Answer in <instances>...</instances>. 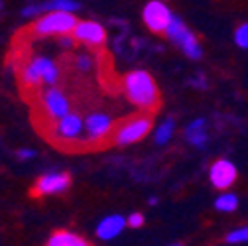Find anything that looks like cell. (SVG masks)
Here are the masks:
<instances>
[{"instance_id":"cell-1","label":"cell","mask_w":248,"mask_h":246,"mask_svg":"<svg viewBox=\"0 0 248 246\" xmlns=\"http://www.w3.org/2000/svg\"><path fill=\"white\" fill-rule=\"evenodd\" d=\"M122 89L126 99L144 112H154L160 107V89L146 69L128 71L122 79Z\"/></svg>"},{"instance_id":"cell-2","label":"cell","mask_w":248,"mask_h":246,"mask_svg":"<svg viewBox=\"0 0 248 246\" xmlns=\"http://www.w3.org/2000/svg\"><path fill=\"white\" fill-rule=\"evenodd\" d=\"M20 77H22V83L26 87H32V89H38L42 85L53 87L59 79V65L51 57L36 55L22 67Z\"/></svg>"},{"instance_id":"cell-3","label":"cell","mask_w":248,"mask_h":246,"mask_svg":"<svg viewBox=\"0 0 248 246\" xmlns=\"http://www.w3.org/2000/svg\"><path fill=\"white\" fill-rule=\"evenodd\" d=\"M73 12H46L34 22V34L38 36H67L77 26Z\"/></svg>"},{"instance_id":"cell-4","label":"cell","mask_w":248,"mask_h":246,"mask_svg":"<svg viewBox=\"0 0 248 246\" xmlns=\"http://www.w3.org/2000/svg\"><path fill=\"white\" fill-rule=\"evenodd\" d=\"M166 36H168V40H170L171 44L179 46V49H181L185 55H187L189 59L197 61V59L203 57V47H201L199 40L195 38V34L191 32V30L185 26V22H183L181 18L173 16L170 28L166 30Z\"/></svg>"},{"instance_id":"cell-5","label":"cell","mask_w":248,"mask_h":246,"mask_svg":"<svg viewBox=\"0 0 248 246\" xmlns=\"http://www.w3.org/2000/svg\"><path fill=\"white\" fill-rule=\"evenodd\" d=\"M152 116L150 114H136L128 120H124L120 126L114 128V142L118 146H130L140 142L142 138H146L152 132Z\"/></svg>"},{"instance_id":"cell-6","label":"cell","mask_w":248,"mask_h":246,"mask_svg":"<svg viewBox=\"0 0 248 246\" xmlns=\"http://www.w3.org/2000/svg\"><path fill=\"white\" fill-rule=\"evenodd\" d=\"M51 136L57 144H77L81 136H85V120L77 112H69L53 122Z\"/></svg>"},{"instance_id":"cell-7","label":"cell","mask_w":248,"mask_h":246,"mask_svg":"<svg viewBox=\"0 0 248 246\" xmlns=\"http://www.w3.org/2000/svg\"><path fill=\"white\" fill-rule=\"evenodd\" d=\"M114 132V120L103 110H93L85 118V142L101 146Z\"/></svg>"},{"instance_id":"cell-8","label":"cell","mask_w":248,"mask_h":246,"mask_svg":"<svg viewBox=\"0 0 248 246\" xmlns=\"http://www.w3.org/2000/svg\"><path fill=\"white\" fill-rule=\"evenodd\" d=\"M40 107H42L44 116L47 120H53V122L71 112V105H69L67 95L63 93V91H59L57 87H46L42 91Z\"/></svg>"},{"instance_id":"cell-9","label":"cell","mask_w":248,"mask_h":246,"mask_svg":"<svg viewBox=\"0 0 248 246\" xmlns=\"http://www.w3.org/2000/svg\"><path fill=\"white\" fill-rule=\"evenodd\" d=\"M142 20L146 24V28L154 34H166V30L170 28L173 14L170 10V6L164 0H150L142 10Z\"/></svg>"},{"instance_id":"cell-10","label":"cell","mask_w":248,"mask_h":246,"mask_svg":"<svg viewBox=\"0 0 248 246\" xmlns=\"http://www.w3.org/2000/svg\"><path fill=\"white\" fill-rule=\"evenodd\" d=\"M236 177H238V169L227 158L215 160L213 166L209 168V181H211V185L219 191H229L234 185Z\"/></svg>"},{"instance_id":"cell-11","label":"cell","mask_w":248,"mask_h":246,"mask_svg":"<svg viewBox=\"0 0 248 246\" xmlns=\"http://www.w3.org/2000/svg\"><path fill=\"white\" fill-rule=\"evenodd\" d=\"M71 185V177L63 171H47L44 173L34 185V195L36 197H46V195H59L65 193Z\"/></svg>"},{"instance_id":"cell-12","label":"cell","mask_w":248,"mask_h":246,"mask_svg":"<svg viewBox=\"0 0 248 246\" xmlns=\"http://www.w3.org/2000/svg\"><path fill=\"white\" fill-rule=\"evenodd\" d=\"M73 38L79 44H85L89 47H101L107 40V30L99 22L83 20V22H77V26L73 30Z\"/></svg>"},{"instance_id":"cell-13","label":"cell","mask_w":248,"mask_h":246,"mask_svg":"<svg viewBox=\"0 0 248 246\" xmlns=\"http://www.w3.org/2000/svg\"><path fill=\"white\" fill-rule=\"evenodd\" d=\"M128 221L122 217V215L114 213V215H107L105 219H101V223L97 225V238L101 240H112L116 238L124 229H126Z\"/></svg>"},{"instance_id":"cell-14","label":"cell","mask_w":248,"mask_h":246,"mask_svg":"<svg viewBox=\"0 0 248 246\" xmlns=\"http://www.w3.org/2000/svg\"><path fill=\"white\" fill-rule=\"evenodd\" d=\"M185 140L195 148H205L209 142V132H207V120L203 116L193 118L187 126H185Z\"/></svg>"},{"instance_id":"cell-15","label":"cell","mask_w":248,"mask_h":246,"mask_svg":"<svg viewBox=\"0 0 248 246\" xmlns=\"http://www.w3.org/2000/svg\"><path fill=\"white\" fill-rule=\"evenodd\" d=\"M47 246H89L85 238L71 231H57L47 238Z\"/></svg>"},{"instance_id":"cell-16","label":"cell","mask_w":248,"mask_h":246,"mask_svg":"<svg viewBox=\"0 0 248 246\" xmlns=\"http://www.w3.org/2000/svg\"><path fill=\"white\" fill-rule=\"evenodd\" d=\"M173 134H175V120L171 116H168L156 126V130H154V142L158 146H166L173 138Z\"/></svg>"},{"instance_id":"cell-17","label":"cell","mask_w":248,"mask_h":246,"mask_svg":"<svg viewBox=\"0 0 248 246\" xmlns=\"http://www.w3.org/2000/svg\"><path fill=\"white\" fill-rule=\"evenodd\" d=\"M238 207V197L231 191H221V195L215 199V211L219 213H232Z\"/></svg>"},{"instance_id":"cell-18","label":"cell","mask_w":248,"mask_h":246,"mask_svg":"<svg viewBox=\"0 0 248 246\" xmlns=\"http://www.w3.org/2000/svg\"><path fill=\"white\" fill-rule=\"evenodd\" d=\"M79 2L77 0H47L44 2V12H77Z\"/></svg>"},{"instance_id":"cell-19","label":"cell","mask_w":248,"mask_h":246,"mask_svg":"<svg viewBox=\"0 0 248 246\" xmlns=\"http://www.w3.org/2000/svg\"><path fill=\"white\" fill-rule=\"evenodd\" d=\"M225 240H227V244H248V225L231 231L225 236Z\"/></svg>"},{"instance_id":"cell-20","label":"cell","mask_w":248,"mask_h":246,"mask_svg":"<svg viewBox=\"0 0 248 246\" xmlns=\"http://www.w3.org/2000/svg\"><path fill=\"white\" fill-rule=\"evenodd\" d=\"M75 67L81 71V73H89L95 67V59H93L89 53H77L75 55Z\"/></svg>"},{"instance_id":"cell-21","label":"cell","mask_w":248,"mask_h":246,"mask_svg":"<svg viewBox=\"0 0 248 246\" xmlns=\"http://www.w3.org/2000/svg\"><path fill=\"white\" fill-rule=\"evenodd\" d=\"M234 44H236L240 49H248V22L240 24V26L234 30Z\"/></svg>"},{"instance_id":"cell-22","label":"cell","mask_w":248,"mask_h":246,"mask_svg":"<svg viewBox=\"0 0 248 246\" xmlns=\"http://www.w3.org/2000/svg\"><path fill=\"white\" fill-rule=\"evenodd\" d=\"M40 12H44V4H30V6H26V8L22 10V16H24V18H34V16H38Z\"/></svg>"},{"instance_id":"cell-23","label":"cell","mask_w":248,"mask_h":246,"mask_svg":"<svg viewBox=\"0 0 248 246\" xmlns=\"http://www.w3.org/2000/svg\"><path fill=\"white\" fill-rule=\"evenodd\" d=\"M126 221H128V227L138 229V227H142V225H144V215H142V213H130Z\"/></svg>"},{"instance_id":"cell-24","label":"cell","mask_w":248,"mask_h":246,"mask_svg":"<svg viewBox=\"0 0 248 246\" xmlns=\"http://www.w3.org/2000/svg\"><path fill=\"white\" fill-rule=\"evenodd\" d=\"M189 85L195 87V89H201V91H203V89H207V77H205L203 73H197L195 77L189 79Z\"/></svg>"},{"instance_id":"cell-25","label":"cell","mask_w":248,"mask_h":246,"mask_svg":"<svg viewBox=\"0 0 248 246\" xmlns=\"http://www.w3.org/2000/svg\"><path fill=\"white\" fill-rule=\"evenodd\" d=\"M16 156H18V160H22V162L32 160V158H36V150H34V148H20Z\"/></svg>"},{"instance_id":"cell-26","label":"cell","mask_w":248,"mask_h":246,"mask_svg":"<svg viewBox=\"0 0 248 246\" xmlns=\"http://www.w3.org/2000/svg\"><path fill=\"white\" fill-rule=\"evenodd\" d=\"M75 38H73V34H67V36H61L59 38V46L61 47H63V49H71L73 46H75Z\"/></svg>"},{"instance_id":"cell-27","label":"cell","mask_w":248,"mask_h":246,"mask_svg":"<svg viewBox=\"0 0 248 246\" xmlns=\"http://www.w3.org/2000/svg\"><path fill=\"white\" fill-rule=\"evenodd\" d=\"M148 205H152V207L158 205V197H150V199H148Z\"/></svg>"},{"instance_id":"cell-28","label":"cell","mask_w":248,"mask_h":246,"mask_svg":"<svg viewBox=\"0 0 248 246\" xmlns=\"http://www.w3.org/2000/svg\"><path fill=\"white\" fill-rule=\"evenodd\" d=\"M171 246H181V244H171Z\"/></svg>"}]
</instances>
